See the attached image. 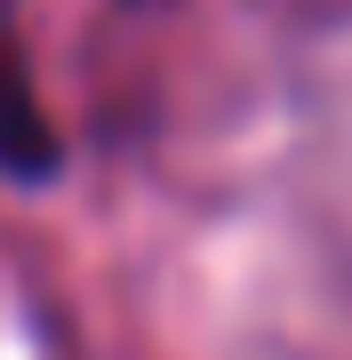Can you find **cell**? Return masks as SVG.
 Returning a JSON list of instances; mask_svg holds the SVG:
<instances>
[{
	"label": "cell",
	"instance_id": "6da1fadb",
	"mask_svg": "<svg viewBox=\"0 0 352 360\" xmlns=\"http://www.w3.org/2000/svg\"><path fill=\"white\" fill-rule=\"evenodd\" d=\"M0 168L8 176H48L56 168V136H48V112L32 96V72L16 56L8 25H0Z\"/></svg>",
	"mask_w": 352,
	"mask_h": 360
}]
</instances>
